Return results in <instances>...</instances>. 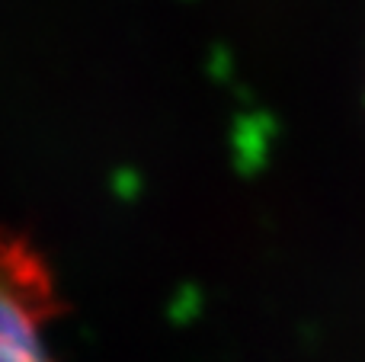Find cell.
<instances>
[{"mask_svg": "<svg viewBox=\"0 0 365 362\" xmlns=\"http://www.w3.org/2000/svg\"><path fill=\"white\" fill-rule=\"evenodd\" d=\"M61 292L48 257L29 234L0 228V362H61L51 324Z\"/></svg>", "mask_w": 365, "mask_h": 362, "instance_id": "cell-1", "label": "cell"}]
</instances>
